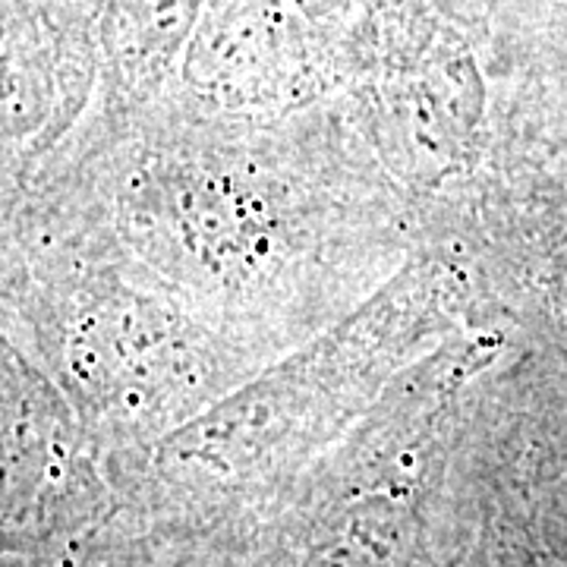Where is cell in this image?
<instances>
[{
	"label": "cell",
	"instance_id": "6da1fadb",
	"mask_svg": "<svg viewBox=\"0 0 567 567\" xmlns=\"http://www.w3.org/2000/svg\"><path fill=\"white\" fill-rule=\"evenodd\" d=\"M309 567H394V558L391 548L375 546L372 539H338Z\"/></svg>",
	"mask_w": 567,
	"mask_h": 567
}]
</instances>
